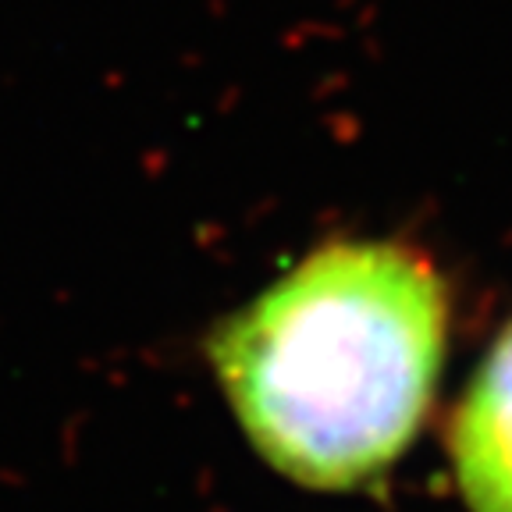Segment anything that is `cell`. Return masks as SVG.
<instances>
[{
	"mask_svg": "<svg viewBox=\"0 0 512 512\" xmlns=\"http://www.w3.org/2000/svg\"><path fill=\"white\" fill-rule=\"evenodd\" d=\"M448 292L424 253L335 239L207 338L235 420L313 491L381 477L416 438L445 360Z\"/></svg>",
	"mask_w": 512,
	"mask_h": 512,
	"instance_id": "cell-1",
	"label": "cell"
},
{
	"mask_svg": "<svg viewBox=\"0 0 512 512\" xmlns=\"http://www.w3.org/2000/svg\"><path fill=\"white\" fill-rule=\"evenodd\" d=\"M452 466L473 512H512V324L495 338L459 402Z\"/></svg>",
	"mask_w": 512,
	"mask_h": 512,
	"instance_id": "cell-2",
	"label": "cell"
}]
</instances>
